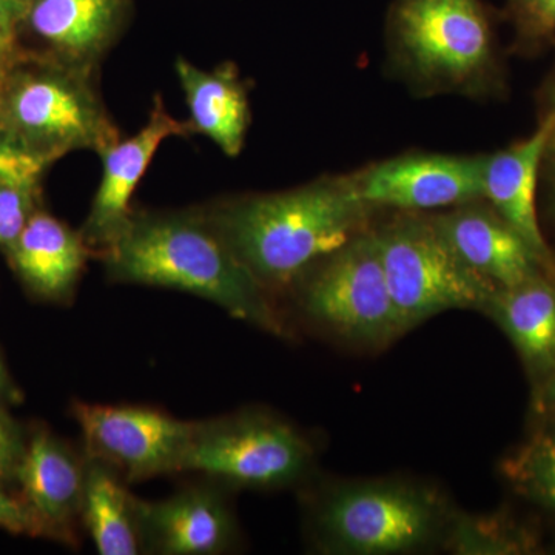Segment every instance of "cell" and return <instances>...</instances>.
I'll use <instances>...</instances> for the list:
<instances>
[{
    "label": "cell",
    "instance_id": "cell-1",
    "mask_svg": "<svg viewBox=\"0 0 555 555\" xmlns=\"http://www.w3.org/2000/svg\"><path fill=\"white\" fill-rule=\"evenodd\" d=\"M112 283L171 288L214 302L230 317L286 337L269 292L230 250L204 207L134 210L96 255Z\"/></svg>",
    "mask_w": 555,
    "mask_h": 555
},
{
    "label": "cell",
    "instance_id": "cell-2",
    "mask_svg": "<svg viewBox=\"0 0 555 555\" xmlns=\"http://www.w3.org/2000/svg\"><path fill=\"white\" fill-rule=\"evenodd\" d=\"M203 207L268 292L292 286L318 259L366 230L374 210L358 196L350 177L318 178L284 192L230 196Z\"/></svg>",
    "mask_w": 555,
    "mask_h": 555
},
{
    "label": "cell",
    "instance_id": "cell-3",
    "mask_svg": "<svg viewBox=\"0 0 555 555\" xmlns=\"http://www.w3.org/2000/svg\"><path fill=\"white\" fill-rule=\"evenodd\" d=\"M387 47L397 75L418 94L505 93L494 14L483 0H393Z\"/></svg>",
    "mask_w": 555,
    "mask_h": 555
},
{
    "label": "cell",
    "instance_id": "cell-4",
    "mask_svg": "<svg viewBox=\"0 0 555 555\" xmlns=\"http://www.w3.org/2000/svg\"><path fill=\"white\" fill-rule=\"evenodd\" d=\"M98 73L21 47L0 89V131L49 167L73 152L100 155L120 133Z\"/></svg>",
    "mask_w": 555,
    "mask_h": 555
},
{
    "label": "cell",
    "instance_id": "cell-5",
    "mask_svg": "<svg viewBox=\"0 0 555 555\" xmlns=\"http://www.w3.org/2000/svg\"><path fill=\"white\" fill-rule=\"evenodd\" d=\"M443 500L400 481L343 485L318 500L312 531L331 554L386 555L422 550L449 526Z\"/></svg>",
    "mask_w": 555,
    "mask_h": 555
},
{
    "label": "cell",
    "instance_id": "cell-6",
    "mask_svg": "<svg viewBox=\"0 0 555 555\" xmlns=\"http://www.w3.org/2000/svg\"><path fill=\"white\" fill-rule=\"evenodd\" d=\"M374 232L404 334L447 310L483 312L499 288L467 268L433 217L403 211Z\"/></svg>",
    "mask_w": 555,
    "mask_h": 555
},
{
    "label": "cell",
    "instance_id": "cell-7",
    "mask_svg": "<svg viewBox=\"0 0 555 555\" xmlns=\"http://www.w3.org/2000/svg\"><path fill=\"white\" fill-rule=\"evenodd\" d=\"M313 466V448L297 427L259 411L193 422L182 473L229 488L280 489L297 485Z\"/></svg>",
    "mask_w": 555,
    "mask_h": 555
},
{
    "label": "cell",
    "instance_id": "cell-8",
    "mask_svg": "<svg viewBox=\"0 0 555 555\" xmlns=\"http://www.w3.org/2000/svg\"><path fill=\"white\" fill-rule=\"evenodd\" d=\"M292 286L306 317L349 341L386 346L404 334L374 229L318 259Z\"/></svg>",
    "mask_w": 555,
    "mask_h": 555
},
{
    "label": "cell",
    "instance_id": "cell-9",
    "mask_svg": "<svg viewBox=\"0 0 555 555\" xmlns=\"http://www.w3.org/2000/svg\"><path fill=\"white\" fill-rule=\"evenodd\" d=\"M83 452L112 466L127 483L182 473L193 422L149 406L73 401Z\"/></svg>",
    "mask_w": 555,
    "mask_h": 555
},
{
    "label": "cell",
    "instance_id": "cell-10",
    "mask_svg": "<svg viewBox=\"0 0 555 555\" xmlns=\"http://www.w3.org/2000/svg\"><path fill=\"white\" fill-rule=\"evenodd\" d=\"M483 155L406 153L349 175L364 204L398 211L436 210L483 199Z\"/></svg>",
    "mask_w": 555,
    "mask_h": 555
},
{
    "label": "cell",
    "instance_id": "cell-11",
    "mask_svg": "<svg viewBox=\"0 0 555 555\" xmlns=\"http://www.w3.org/2000/svg\"><path fill=\"white\" fill-rule=\"evenodd\" d=\"M204 478L156 502L137 496L142 554L219 555L236 546L240 532L229 486Z\"/></svg>",
    "mask_w": 555,
    "mask_h": 555
},
{
    "label": "cell",
    "instance_id": "cell-12",
    "mask_svg": "<svg viewBox=\"0 0 555 555\" xmlns=\"http://www.w3.org/2000/svg\"><path fill=\"white\" fill-rule=\"evenodd\" d=\"M189 120H178L167 112L163 96L156 94L147 124L134 137L120 138L100 153L102 178L89 215L79 229L96 257L113 243L133 214L131 198L150 163L166 139L192 137Z\"/></svg>",
    "mask_w": 555,
    "mask_h": 555
},
{
    "label": "cell",
    "instance_id": "cell-13",
    "mask_svg": "<svg viewBox=\"0 0 555 555\" xmlns=\"http://www.w3.org/2000/svg\"><path fill=\"white\" fill-rule=\"evenodd\" d=\"M134 0H27L21 38L38 40L39 53L100 72L133 16Z\"/></svg>",
    "mask_w": 555,
    "mask_h": 555
},
{
    "label": "cell",
    "instance_id": "cell-14",
    "mask_svg": "<svg viewBox=\"0 0 555 555\" xmlns=\"http://www.w3.org/2000/svg\"><path fill=\"white\" fill-rule=\"evenodd\" d=\"M17 494L42 526L43 539L78 543L83 495V452H76L47 426L30 427Z\"/></svg>",
    "mask_w": 555,
    "mask_h": 555
},
{
    "label": "cell",
    "instance_id": "cell-15",
    "mask_svg": "<svg viewBox=\"0 0 555 555\" xmlns=\"http://www.w3.org/2000/svg\"><path fill=\"white\" fill-rule=\"evenodd\" d=\"M481 201L434 215L437 229L459 258L496 287H514L537 275L553 276L534 248Z\"/></svg>",
    "mask_w": 555,
    "mask_h": 555
},
{
    "label": "cell",
    "instance_id": "cell-16",
    "mask_svg": "<svg viewBox=\"0 0 555 555\" xmlns=\"http://www.w3.org/2000/svg\"><path fill=\"white\" fill-rule=\"evenodd\" d=\"M3 254L25 291L54 305L72 301L87 261L93 257L79 230L42 208L33 214Z\"/></svg>",
    "mask_w": 555,
    "mask_h": 555
},
{
    "label": "cell",
    "instance_id": "cell-17",
    "mask_svg": "<svg viewBox=\"0 0 555 555\" xmlns=\"http://www.w3.org/2000/svg\"><path fill=\"white\" fill-rule=\"evenodd\" d=\"M545 139V126L539 122L531 137L483 155L481 185L483 201L524 236L555 276V257L539 219L540 166Z\"/></svg>",
    "mask_w": 555,
    "mask_h": 555
},
{
    "label": "cell",
    "instance_id": "cell-18",
    "mask_svg": "<svg viewBox=\"0 0 555 555\" xmlns=\"http://www.w3.org/2000/svg\"><path fill=\"white\" fill-rule=\"evenodd\" d=\"M175 69L185 94L193 134L210 138L224 155L236 158L250 127L248 89L238 67L224 62L206 72L178 57Z\"/></svg>",
    "mask_w": 555,
    "mask_h": 555
},
{
    "label": "cell",
    "instance_id": "cell-19",
    "mask_svg": "<svg viewBox=\"0 0 555 555\" xmlns=\"http://www.w3.org/2000/svg\"><path fill=\"white\" fill-rule=\"evenodd\" d=\"M485 313L494 318L526 366L543 378L555 367V278L542 273L514 287L495 288Z\"/></svg>",
    "mask_w": 555,
    "mask_h": 555
},
{
    "label": "cell",
    "instance_id": "cell-20",
    "mask_svg": "<svg viewBox=\"0 0 555 555\" xmlns=\"http://www.w3.org/2000/svg\"><path fill=\"white\" fill-rule=\"evenodd\" d=\"M127 485L112 466L83 452L80 525L101 555L142 554L137 495Z\"/></svg>",
    "mask_w": 555,
    "mask_h": 555
},
{
    "label": "cell",
    "instance_id": "cell-21",
    "mask_svg": "<svg viewBox=\"0 0 555 555\" xmlns=\"http://www.w3.org/2000/svg\"><path fill=\"white\" fill-rule=\"evenodd\" d=\"M506 474L518 491L555 511V426L543 430L511 459Z\"/></svg>",
    "mask_w": 555,
    "mask_h": 555
},
{
    "label": "cell",
    "instance_id": "cell-22",
    "mask_svg": "<svg viewBox=\"0 0 555 555\" xmlns=\"http://www.w3.org/2000/svg\"><path fill=\"white\" fill-rule=\"evenodd\" d=\"M505 16L513 25V49L535 56L555 47V0H505Z\"/></svg>",
    "mask_w": 555,
    "mask_h": 555
},
{
    "label": "cell",
    "instance_id": "cell-23",
    "mask_svg": "<svg viewBox=\"0 0 555 555\" xmlns=\"http://www.w3.org/2000/svg\"><path fill=\"white\" fill-rule=\"evenodd\" d=\"M40 208L39 182L0 181V248L20 236L28 219Z\"/></svg>",
    "mask_w": 555,
    "mask_h": 555
},
{
    "label": "cell",
    "instance_id": "cell-24",
    "mask_svg": "<svg viewBox=\"0 0 555 555\" xmlns=\"http://www.w3.org/2000/svg\"><path fill=\"white\" fill-rule=\"evenodd\" d=\"M449 537L451 545L459 553L491 554L511 553V550H520L516 537L507 534L502 525L491 521L476 520L470 517H459L449 520Z\"/></svg>",
    "mask_w": 555,
    "mask_h": 555
},
{
    "label": "cell",
    "instance_id": "cell-25",
    "mask_svg": "<svg viewBox=\"0 0 555 555\" xmlns=\"http://www.w3.org/2000/svg\"><path fill=\"white\" fill-rule=\"evenodd\" d=\"M555 50V47H554ZM537 115L539 122L545 126L546 139L540 166L539 193L545 195L551 218L555 224V60L542 86L537 91Z\"/></svg>",
    "mask_w": 555,
    "mask_h": 555
},
{
    "label": "cell",
    "instance_id": "cell-26",
    "mask_svg": "<svg viewBox=\"0 0 555 555\" xmlns=\"http://www.w3.org/2000/svg\"><path fill=\"white\" fill-rule=\"evenodd\" d=\"M30 441V427L0 406V483L16 491L17 476Z\"/></svg>",
    "mask_w": 555,
    "mask_h": 555
},
{
    "label": "cell",
    "instance_id": "cell-27",
    "mask_svg": "<svg viewBox=\"0 0 555 555\" xmlns=\"http://www.w3.org/2000/svg\"><path fill=\"white\" fill-rule=\"evenodd\" d=\"M49 166L17 147L0 131V181L39 182Z\"/></svg>",
    "mask_w": 555,
    "mask_h": 555
},
{
    "label": "cell",
    "instance_id": "cell-28",
    "mask_svg": "<svg viewBox=\"0 0 555 555\" xmlns=\"http://www.w3.org/2000/svg\"><path fill=\"white\" fill-rule=\"evenodd\" d=\"M0 529L10 534L43 537L42 526L33 516L17 491L0 483Z\"/></svg>",
    "mask_w": 555,
    "mask_h": 555
},
{
    "label": "cell",
    "instance_id": "cell-29",
    "mask_svg": "<svg viewBox=\"0 0 555 555\" xmlns=\"http://www.w3.org/2000/svg\"><path fill=\"white\" fill-rule=\"evenodd\" d=\"M27 0H0V54L10 61L21 49Z\"/></svg>",
    "mask_w": 555,
    "mask_h": 555
},
{
    "label": "cell",
    "instance_id": "cell-30",
    "mask_svg": "<svg viewBox=\"0 0 555 555\" xmlns=\"http://www.w3.org/2000/svg\"><path fill=\"white\" fill-rule=\"evenodd\" d=\"M534 408L537 414L555 416V367L539 379L535 387Z\"/></svg>",
    "mask_w": 555,
    "mask_h": 555
},
{
    "label": "cell",
    "instance_id": "cell-31",
    "mask_svg": "<svg viewBox=\"0 0 555 555\" xmlns=\"http://www.w3.org/2000/svg\"><path fill=\"white\" fill-rule=\"evenodd\" d=\"M22 401H24V396H22L21 387L14 382L5 360L0 353V406H17Z\"/></svg>",
    "mask_w": 555,
    "mask_h": 555
},
{
    "label": "cell",
    "instance_id": "cell-32",
    "mask_svg": "<svg viewBox=\"0 0 555 555\" xmlns=\"http://www.w3.org/2000/svg\"><path fill=\"white\" fill-rule=\"evenodd\" d=\"M7 64L9 61L0 54V89H2L3 76H5Z\"/></svg>",
    "mask_w": 555,
    "mask_h": 555
}]
</instances>
